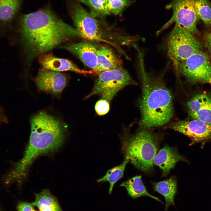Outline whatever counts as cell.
<instances>
[{"label": "cell", "mask_w": 211, "mask_h": 211, "mask_svg": "<svg viewBox=\"0 0 211 211\" xmlns=\"http://www.w3.org/2000/svg\"><path fill=\"white\" fill-rule=\"evenodd\" d=\"M18 31L28 64L73 37H80L75 28L64 22L50 9L44 8L21 16Z\"/></svg>", "instance_id": "obj_1"}, {"label": "cell", "mask_w": 211, "mask_h": 211, "mask_svg": "<svg viewBox=\"0 0 211 211\" xmlns=\"http://www.w3.org/2000/svg\"><path fill=\"white\" fill-rule=\"evenodd\" d=\"M31 132L23 159L17 164L16 172L20 176L38 156L58 149L66 137V130L61 122L41 112L31 118Z\"/></svg>", "instance_id": "obj_2"}, {"label": "cell", "mask_w": 211, "mask_h": 211, "mask_svg": "<svg viewBox=\"0 0 211 211\" xmlns=\"http://www.w3.org/2000/svg\"><path fill=\"white\" fill-rule=\"evenodd\" d=\"M139 59L142 84L139 103L141 125L144 128L161 126L168 123L173 115L172 94L161 80L148 74L143 58Z\"/></svg>", "instance_id": "obj_3"}, {"label": "cell", "mask_w": 211, "mask_h": 211, "mask_svg": "<svg viewBox=\"0 0 211 211\" xmlns=\"http://www.w3.org/2000/svg\"><path fill=\"white\" fill-rule=\"evenodd\" d=\"M69 11L80 37L89 40L103 42L120 50L117 45H128L135 40L134 37L115 32L105 23L92 16L76 1H70Z\"/></svg>", "instance_id": "obj_4"}, {"label": "cell", "mask_w": 211, "mask_h": 211, "mask_svg": "<svg viewBox=\"0 0 211 211\" xmlns=\"http://www.w3.org/2000/svg\"><path fill=\"white\" fill-rule=\"evenodd\" d=\"M160 141L159 135L145 129L133 135H124L121 139V149L125 159L143 171H150L154 166Z\"/></svg>", "instance_id": "obj_5"}, {"label": "cell", "mask_w": 211, "mask_h": 211, "mask_svg": "<svg viewBox=\"0 0 211 211\" xmlns=\"http://www.w3.org/2000/svg\"><path fill=\"white\" fill-rule=\"evenodd\" d=\"M98 74L91 92L85 98L98 95L110 102L120 90L134 83L127 71L122 66Z\"/></svg>", "instance_id": "obj_6"}, {"label": "cell", "mask_w": 211, "mask_h": 211, "mask_svg": "<svg viewBox=\"0 0 211 211\" xmlns=\"http://www.w3.org/2000/svg\"><path fill=\"white\" fill-rule=\"evenodd\" d=\"M202 47L193 34L175 25L169 34L167 43L168 54L175 66L202 50Z\"/></svg>", "instance_id": "obj_7"}, {"label": "cell", "mask_w": 211, "mask_h": 211, "mask_svg": "<svg viewBox=\"0 0 211 211\" xmlns=\"http://www.w3.org/2000/svg\"><path fill=\"white\" fill-rule=\"evenodd\" d=\"M195 0H172L166 6L167 9H172V17L157 33L169 25L175 23L176 25L181 27L193 35L198 34L197 27L199 18L195 10Z\"/></svg>", "instance_id": "obj_8"}, {"label": "cell", "mask_w": 211, "mask_h": 211, "mask_svg": "<svg viewBox=\"0 0 211 211\" xmlns=\"http://www.w3.org/2000/svg\"><path fill=\"white\" fill-rule=\"evenodd\" d=\"M178 71L192 82H208L211 74V63L208 55L202 50L175 65Z\"/></svg>", "instance_id": "obj_9"}, {"label": "cell", "mask_w": 211, "mask_h": 211, "mask_svg": "<svg viewBox=\"0 0 211 211\" xmlns=\"http://www.w3.org/2000/svg\"><path fill=\"white\" fill-rule=\"evenodd\" d=\"M169 127L189 137L193 143L204 142L211 138V125L199 120L176 122Z\"/></svg>", "instance_id": "obj_10"}, {"label": "cell", "mask_w": 211, "mask_h": 211, "mask_svg": "<svg viewBox=\"0 0 211 211\" xmlns=\"http://www.w3.org/2000/svg\"><path fill=\"white\" fill-rule=\"evenodd\" d=\"M38 89L59 96L66 87L68 77L65 74L42 68L35 78Z\"/></svg>", "instance_id": "obj_11"}, {"label": "cell", "mask_w": 211, "mask_h": 211, "mask_svg": "<svg viewBox=\"0 0 211 211\" xmlns=\"http://www.w3.org/2000/svg\"><path fill=\"white\" fill-rule=\"evenodd\" d=\"M61 47L77 56L86 66L96 74L101 72L97 57L98 47L93 43L82 41L69 43Z\"/></svg>", "instance_id": "obj_12"}, {"label": "cell", "mask_w": 211, "mask_h": 211, "mask_svg": "<svg viewBox=\"0 0 211 211\" xmlns=\"http://www.w3.org/2000/svg\"><path fill=\"white\" fill-rule=\"evenodd\" d=\"M39 62L42 68L55 72L71 71L84 75L96 74L92 70L82 69L70 60L56 57L50 53L40 55Z\"/></svg>", "instance_id": "obj_13"}, {"label": "cell", "mask_w": 211, "mask_h": 211, "mask_svg": "<svg viewBox=\"0 0 211 211\" xmlns=\"http://www.w3.org/2000/svg\"><path fill=\"white\" fill-rule=\"evenodd\" d=\"M187 106L193 119L211 125V96L206 93L197 95L187 102Z\"/></svg>", "instance_id": "obj_14"}, {"label": "cell", "mask_w": 211, "mask_h": 211, "mask_svg": "<svg viewBox=\"0 0 211 211\" xmlns=\"http://www.w3.org/2000/svg\"><path fill=\"white\" fill-rule=\"evenodd\" d=\"M181 161H186V160L176 149L166 145L156 154L154 163L161 169L164 176L169 173L177 162Z\"/></svg>", "instance_id": "obj_15"}, {"label": "cell", "mask_w": 211, "mask_h": 211, "mask_svg": "<svg viewBox=\"0 0 211 211\" xmlns=\"http://www.w3.org/2000/svg\"><path fill=\"white\" fill-rule=\"evenodd\" d=\"M155 191L162 195L165 200V211H167L169 206H175V198L177 192V184L176 178L171 177L167 179L153 183Z\"/></svg>", "instance_id": "obj_16"}, {"label": "cell", "mask_w": 211, "mask_h": 211, "mask_svg": "<svg viewBox=\"0 0 211 211\" xmlns=\"http://www.w3.org/2000/svg\"><path fill=\"white\" fill-rule=\"evenodd\" d=\"M97 57L101 72L122 66V61L111 49L106 46L98 47Z\"/></svg>", "instance_id": "obj_17"}, {"label": "cell", "mask_w": 211, "mask_h": 211, "mask_svg": "<svg viewBox=\"0 0 211 211\" xmlns=\"http://www.w3.org/2000/svg\"><path fill=\"white\" fill-rule=\"evenodd\" d=\"M120 186L124 187L128 195L133 199L146 196L164 204L159 198L148 192L142 181L141 176H136L129 179L121 183Z\"/></svg>", "instance_id": "obj_18"}, {"label": "cell", "mask_w": 211, "mask_h": 211, "mask_svg": "<svg viewBox=\"0 0 211 211\" xmlns=\"http://www.w3.org/2000/svg\"><path fill=\"white\" fill-rule=\"evenodd\" d=\"M35 200L31 204L40 211H62L56 198L47 189L40 193H35Z\"/></svg>", "instance_id": "obj_19"}, {"label": "cell", "mask_w": 211, "mask_h": 211, "mask_svg": "<svg viewBox=\"0 0 211 211\" xmlns=\"http://www.w3.org/2000/svg\"><path fill=\"white\" fill-rule=\"evenodd\" d=\"M22 0H0V23H11L20 8Z\"/></svg>", "instance_id": "obj_20"}, {"label": "cell", "mask_w": 211, "mask_h": 211, "mask_svg": "<svg viewBox=\"0 0 211 211\" xmlns=\"http://www.w3.org/2000/svg\"><path fill=\"white\" fill-rule=\"evenodd\" d=\"M128 162V160L125 159L121 164L109 169L103 177L97 180L98 183L107 181L109 183V194H111L114 184L123 176L125 166Z\"/></svg>", "instance_id": "obj_21"}, {"label": "cell", "mask_w": 211, "mask_h": 211, "mask_svg": "<svg viewBox=\"0 0 211 211\" xmlns=\"http://www.w3.org/2000/svg\"><path fill=\"white\" fill-rule=\"evenodd\" d=\"M88 6L90 13L93 17L103 20L107 16L110 14L107 6L106 0H76Z\"/></svg>", "instance_id": "obj_22"}, {"label": "cell", "mask_w": 211, "mask_h": 211, "mask_svg": "<svg viewBox=\"0 0 211 211\" xmlns=\"http://www.w3.org/2000/svg\"><path fill=\"white\" fill-rule=\"evenodd\" d=\"M194 8L199 18L207 26L211 25V3L209 0H195Z\"/></svg>", "instance_id": "obj_23"}, {"label": "cell", "mask_w": 211, "mask_h": 211, "mask_svg": "<svg viewBox=\"0 0 211 211\" xmlns=\"http://www.w3.org/2000/svg\"><path fill=\"white\" fill-rule=\"evenodd\" d=\"M133 2L131 0H106L109 12L115 15L121 14Z\"/></svg>", "instance_id": "obj_24"}, {"label": "cell", "mask_w": 211, "mask_h": 211, "mask_svg": "<svg viewBox=\"0 0 211 211\" xmlns=\"http://www.w3.org/2000/svg\"><path fill=\"white\" fill-rule=\"evenodd\" d=\"M110 102L106 100L101 99L98 100L95 105V110L97 114L99 115L106 114L110 109Z\"/></svg>", "instance_id": "obj_25"}, {"label": "cell", "mask_w": 211, "mask_h": 211, "mask_svg": "<svg viewBox=\"0 0 211 211\" xmlns=\"http://www.w3.org/2000/svg\"><path fill=\"white\" fill-rule=\"evenodd\" d=\"M17 209L18 211H36L31 204L23 202L18 203Z\"/></svg>", "instance_id": "obj_26"}, {"label": "cell", "mask_w": 211, "mask_h": 211, "mask_svg": "<svg viewBox=\"0 0 211 211\" xmlns=\"http://www.w3.org/2000/svg\"><path fill=\"white\" fill-rule=\"evenodd\" d=\"M9 121L4 108L0 104V126L2 124H8Z\"/></svg>", "instance_id": "obj_27"}, {"label": "cell", "mask_w": 211, "mask_h": 211, "mask_svg": "<svg viewBox=\"0 0 211 211\" xmlns=\"http://www.w3.org/2000/svg\"><path fill=\"white\" fill-rule=\"evenodd\" d=\"M204 40L206 46L211 54V32L205 34Z\"/></svg>", "instance_id": "obj_28"}, {"label": "cell", "mask_w": 211, "mask_h": 211, "mask_svg": "<svg viewBox=\"0 0 211 211\" xmlns=\"http://www.w3.org/2000/svg\"><path fill=\"white\" fill-rule=\"evenodd\" d=\"M208 82L210 83L211 84V74L210 79L208 81Z\"/></svg>", "instance_id": "obj_29"}, {"label": "cell", "mask_w": 211, "mask_h": 211, "mask_svg": "<svg viewBox=\"0 0 211 211\" xmlns=\"http://www.w3.org/2000/svg\"><path fill=\"white\" fill-rule=\"evenodd\" d=\"M0 211H1L0 210Z\"/></svg>", "instance_id": "obj_30"}]
</instances>
